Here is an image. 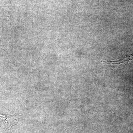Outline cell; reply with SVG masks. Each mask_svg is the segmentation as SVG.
<instances>
[{"instance_id": "6da1fadb", "label": "cell", "mask_w": 133, "mask_h": 133, "mask_svg": "<svg viewBox=\"0 0 133 133\" xmlns=\"http://www.w3.org/2000/svg\"><path fill=\"white\" fill-rule=\"evenodd\" d=\"M18 115L5 116L0 114V127L5 133H8L13 126L16 125Z\"/></svg>"}]
</instances>
